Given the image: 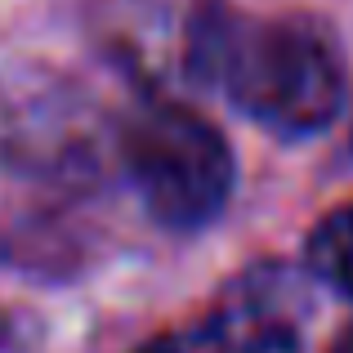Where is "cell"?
Returning <instances> with one entry per match:
<instances>
[{
	"mask_svg": "<svg viewBox=\"0 0 353 353\" xmlns=\"http://www.w3.org/2000/svg\"><path fill=\"white\" fill-rule=\"evenodd\" d=\"M206 85L286 139L318 134L345 112V59L309 18L224 14L210 45Z\"/></svg>",
	"mask_w": 353,
	"mask_h": 353,
	"instance_id": "cell-1",
	"label": "cell"
},
{
	"mask_svg": "<svg viewBox=\"0 0 353 353\" xmlns=\"http://www.w3.org/2000/svg\"><path fill=\"white\" fill-rule=\"evenodd\" d=\"M121 165L161 228H206L233 197L228 139L179 99H148L121 130Z\"/></svg>",
	"mask_w": 353,
	"mask_h": 353,
	"instance_id": "cell-2",
	"label": "cell"
},
{
	"mask_svg": "<svg viewBox=\"0 0 353 353\" xmlns=\"http://www.w3.org/2000/svg\"><path fill=\"white\" fill-rule=\"evenodd\" d=\"M224 14L219 0H94L103 45L157 99L174 85H206Z\"/></svg>",
	"mask_w": 353,
	"mask_h": 353,
	"instance_id": "cell-3",
	"label": "cell"
},
{
	"mask_svg": "<svg viewBox=\"0 0 353 353\" xmlns=\"http://www.w3.org/2000/svg\"><path fill=\"white\" fill-rule=\"evenodd\" d=\"M139 353H304V340L295 313L286 309V295L264 286L233 295L197 322L161 331Z\"/></svg>",
	"mask_w": 353,
	"mask_h": 353,
	"instance_id": "cell-4",
	"label": "cell"
},
{
	"mask_svg": "<svg viewBox=\"0 0 353 353\" xmlns=\"http://www.w3.org/2000/svg\"><path fill=\"white\" fill-rule=\"evenodd\" d=\"M304 259L322 286L353 300V201L318 219V228L309 233V246H304Z\"/></svg>",
	"mask_w": 353,
	"mask_h": 353,
	"instance_id": "cell-5",
	"label": "cell"
},
{
	"mask_svg": "<svg viewBox=\"0 0 353 353\" xmlns=\"http://www.w3.org/2000/svg\"><path fill=\"white\" fill-rule=\"evenodd\" d=\"M331 353H353V322H349L345 331H340V340L331 345Z\"/></svg>",
	"mask_w": 353,
	"mask_h": 353,
	"instance_id": "cell-6",
	"label": "cell"
}]
</instances>
